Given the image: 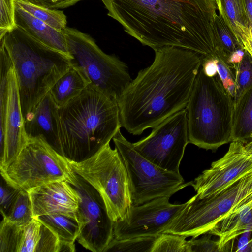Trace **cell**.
<instances>
[{"instance_id": "cell-10", "label": "cell", "mask_w": 252, "mask_h": 252, "mask_svg": "<svg viewBox=\"0 0 252 252\" xmlns=\"http://www.w3.org/2000/svg\"><path fill=\"white\" fill-rule=\"evenodd\" d=\"M113 140L128 173L132 205H141L159 197H171L191 185L192 182L184 184L180 174L165 170L142 156L120 130Z\"/></svg>"}, {"instance_id": "cell-7", "label": "cell", "mask_w": 252, "mask_h": 252, "mask_svg": "<svg viewBox=\"0 0 252 252\" xmlns=\"http://www.w3.org/2000/svg\"><path fill=\"white\" fill-rule=\"evenodd\" d=\"M67 160L73 170L99 193L111 219H122L132 202L128 173L117 149L108 143L85 160Z\"/></svg>"}, {"instance_id": "cell-17", "label": "cell", "mask_w": 252, "mask_h": 252, "mask_svg": "<svg viewBox=\"0 0 252 252\" xmlns=\"http://www.w3.org/2000/svg\"><path fill=\"white\" fill-rule=\"evenodd\" d=\"M58 110L49 92L24 118V128L28 139L41 137L62 155Z\"/></svg>"}, {"instance_id": "cell-22", "label": "cell", "mask_w": 252, "mask_h": 252, "mask_svg": "<svg viewBox=\"0 0 252 252\" xmlns=\"http://www.w3.org/2000/svg\"><path fill=\"white\" fill-rule=\"evenodd\" d=\"M52 230L62 244H74L80 233L76 219L59 214H48L36 218Z\"/></svg>"}, {"instance_id": "cell-25", "label": "cell", "mask_w": 252, "mask_h": 252, "mask_svg": "<svg viewBox=\"0 0 252 252\" xmlns=\"http://www.w3.org/2000/svg\"><path fill=\"white\" fill-rule=\"evenodd\" d=\"M34 218L28 192L19 189L3 219L8 222L22 226L29 223Z\"/></svg>"}, {"instance_id": "cell-12", "label": "cell", "mask_w": 252, "mask_h": 252, "mask_svg": "<svg viewBox=\"0 0 252 252\" xmlns=\"http://www.w3.org/2000/svg\"><path fill=\"white\" fill-rule=\"evenodd\" d=\"M79 195L76 213L78 242L93 252H103L113 238L114 221L97 191L74 171L69 181Z\"/></svg>"}, {"instance_id": "cell-1", "label": "cell", "mask_w": 252, "mask_h": 252, "mask_svg": "<svg viewBox=\"0 0 252 252\" xmlns=\"http://www.w3.org/2000/svg\"><path fill=\"white\" fill-rule=\"evenodd\" d=\"M107 15L154 50L175 47L202 57L217 51L215 0H101Z\"/></svg>"}, {"instance_id": "cell-16", "label": "cell", "mask_w": 252, "mask_h": 252, "mask_svg": "<svg viewBox=\"0 0 252 252\" xmlns=\"http://www.w3.org/2000/svg\"><path fill=\"white\" fill-rule=\"evenodd\" d=\"M33 216L59 214L75 219L78 208L79 195L67 181L54 182L31 189L28 191Z\"/></svg>"}, {"instance_id": "cell-29", "label": "cell", "mask_w": 252, "mask_h": 252, "mask_svg": "<svg viewBox=\"0 0 252 252\" xmlns=\"http://www.w3.org/2000/svg\"><path fill=\"white\" fill-rule=\"evenodd\" d=\"M157 237H137L121 240L113 238L103 252H152Z\"/></svg>"}, {"instance_id": "cell-11", "label": "cell", "mask_w": 252, "mask_h": 252, "mask_svg": "<svg viewBox=\"0 0 252 252\" xmlns=\"http://www.w3.org/2000/svg\"><path fill=\"white\" fill-rule=\"evenodd\" d=\"M189 143L185 108L165 119L148 136L133 145L137 152L152 163L180 174L179 166Z\"/></svg>"}, {"instance_id": "cell-15", "label": "cell", "mask_w": 252, "mask_h": 252, "mask_svg": "<svg viewBox=\"0 0 252 252\" xmlns=\"http://www.w3.org/2000/svg\"><path fill=\"white\" fill-rule=\"evenodd\" d=\"M5 144L0 157V171L16 159L28 142L24 128L18 84L13 65L8 76V94L4 119Z\"/></svg>"}, {"instance_id": "cell-34", "label": "cell", "mask_w": 252, "mask_h": 252, "mask_svg": "<svg viewBox=\"0 0 252 252\" xmlns=\"http://www.w3.org/2000/svg\"><path fill=\"white\" fill-rule=\"evenodd\" d=\"M205 236L196 239H192L187 241L186 252H220L219 248L218 240L212 239L211 234L207 233Z\"/></svg>"}, {"instance_id": "cell-28", "label": "cell", "mask_w": 252, "mask_h": 252, "mask_svg": "<svg viewBox=\"0 0 252 252\" xmlns=\"http://www.w3.org/2000/svg\"><path fill=\"white\" fill-rule=\"evenodd\" d=\"M42 223L37 219L18 227L15 252H36L41 237Z\"/></svg>"}, {"instance_id": "cell-14", "label": "cell", "mask_w": 252, "mask_h": 252, "mask_svg": "<svg viewBox=\"0 0 252 252\" xmlns=\"http://www.w3.org/2000/svg\"><path fill=\"white\" fill-rule=\"evenodd\" d=\"M252 172V158L244 144L231 142L228 151L192 181L199 198L222 191Z\"/></svg>"}, {"instance_id": "cell-8", "label": "cell", "mask_w": 252, "mask_h": 252, "mask_svg": "<svg viewBox=\"0 0 252 252\" xmlns=\"http://www.w3.org/2000/svg\"><path fill=\"white\" fill-rule=\"evenodd\" d=\"M252 199V172L219 193L202 198L196 194L193 196L163 233L197 238L208 233L231 211Z\"/></svg>"}, {"instance_id": "cell-3", "label": "cell", "mask_w": 252, "mask_h": 252, "mask_svg": "<svg viewBox=\"0 0 252 252\" xmlns=\"http://www.w3.org/2000/svg\"><path fill=\"white\" fill-rule=\"evenodd\" d=\"M58 111L62 155L70 160L88 158L122 127L117 101L89 85Z\"/></svg>"}, {"instance_id": "cell-6", "label": "cell", "mask_w": 252, "mask_h": 252, "mask_svg": "<svg viewBox=\"0 0 252 252\" xmlns=\"http://www.w3.org/2000/svg\"><path fill=\"white\" fill-rule=\"evenodd\" d=\"M72 66L89 86L117 101L132 80L126 64L104 53L89 34L72 28L63 30Z\"/></svg>"}, {"instance_id": "cell-38", "label": "cell", "mask_w": 252, "mask_h": 252, "mask_svg": "<svg viewBox=\"0 0 252 252\" xmlns=\"http://www.w3.org/2000/svg\"><path fill=\"white\" fill-rule=\"evenodd\" d=\"M238 33L244 49L252 58V29L250 26H238Z\"/></svg>"}, {"instance_id": "cell-9", "label": "cell", "mask_w": 252, "mask_h": 252, "mask_svg": "<svg viewBox=\"0 0 252 252\" xmlns=\"http://www.w3.org/2000/svg\"><path fill=\"white\" fill-rule=\"evenodd\" d=\"M73 172L67 158L39 137L28 139L16 159L0 174L14 188L28 191L50 183L69 182Z\"/></svg>"}, {"instance_id": "cell-30", "label": "cell", "mask_w": 252, "mask_h": 252, "mask_svg": "<svg viewBox=\"0 0 252 252\" xmlns=\"http://www.w3.org/2000/svg\"><path fill=\"white\" fill-rule=\"evenodd\" d=\"M234 65L235 70L234 103L245 92L252 87V58L245 50L241 60Z\"/></svg>"}, {"instance_id": "cell-31", "label": "cell", "mask_w": 252, "mask_h": 252, "mask_svg": "<svg viewBox=\"0 0 252 252\" xmlns=\"http://www.w3.org/2000/svg\"><path fill=\"white\" fill-rule=\"evenodd\" d=\"M186 238L179 234L162 233L157 236L152 252H186Z\"/></svg>"}, {"instance_id": "cell-33", "label": "cell", "mask_w": 252, "mask_h": 252, "mask_svg": "<svg viewBox=\"0 0 252 252\" xmlns=\"http://www.w3.org/2000/svg\"><path fill=\"white\" fill-rule=\"evenodd\" d=\"M0 39L15 26V0H0Z\"/></svg>"}, {"instance_id": "cell-24", "label": "cell", "mask_w": 252, "mask_h": 252, "mask_svg": "<svg viewBox=\"0 0 252 252\" xmlns=\"http://www.w3.org/2000/svg\"><path fill=\"white\" fill-rule=\"evenodd\" d=\"M0 153L4 149V119L7 102L8 76L12 63L9 54L2 41H0Z\"/></svg>"}, {"instance_id": "cell-37", "label": "cell", "mask_w": 252, "mask_h": 252, "mask_svg": "<svg viewBox=\"0 0 252 252\" xmlns=\"http://www.w3.org/2000/svg\"><path fill=\"white\" fill-rule=\"evenodd\" d=\"M42 7L58 9L65 8L75 4L82 0H24Z\"/></svg>"}, {"instance_id": "cell-18", "label": "cell", "mask_w": 252, "mask_h": 252, "mask_svg": "<svg viewBox=\"0 0 252 252\" xmlns=\"http://www.w3.org/2000/svg\"><path fill=\"white\" fill-rule=\"evenodd\" d=\"M247 231H252V199L225 215L208 233L219 237L220 252H227L233 240Z\"/></svg>"}, {"instance_id": "cell-13", "label": "cell", "mask_w": 252, "mask_h": 252, "mask_svg": "<svg viewBox=\"0 0 252 252\" xmlns=\"http://www.w3.org/2000/svg\"><path fill=\"white\" fill-rule=\"evenodd\" d=\"M170 197H159L132 205L122 219L114 222L113 238L158 236L162 233L188 203L171 204Z\"/></svg>"}, {"instance_id": "cell-21", "label": "cell", "mask_w": 252, "mask_h": 252, "mask_svg": "<svg viewBox=\"0 0 252 252\" xmlns=\"http://www.w3.org/2000/svg\"><path fill=\"white\" fill-rule=\"evenodd\" d=\"M89 85L75 67H72L52 87L49 92L59 108L78 96Z\"/></svg>"}, {"instance_id": "cell-39", "label": "cell", "mask_w": 252, "mask_h": 252, "mask_svg": "<svg viewBox=\"0 0 252 252\" xmlns=\"http://www.w3.org/2000/svg\"><path fill=\"white\" fill-rule=\"evenodd\" d=\"M244 3L249 21L250 26L252 29V0H244Z\"/></svg>"}, {"instance_id": "cell-23", "label": "cell", "mask_w": 252, "mask_h": 252, "mask_svg": "<svg viewBox=\"0 0 252 252\" xmlns=\"http://www.w3.org/2000/svg\"><path fill=\"white\" fill-rule=\"evenodd\" d=\"M215 0L219 14L222 17L226 24L241 41L238 33V26H250L244 0Z\"/></svg>"}, {"instance_id": "cell-19", "label": "cell", "mask_w": 252, "mask_h": 252, "mask_svg": "<svg viewBox=\"0 0 252 252\" xmlns=\"http://www.w3.org/2000/svg\"><path fill=\"white\" fill-rule=\"evenodd\" d=\"M15 5L16 26L42 44L70 58L63 31L54 28L35 18L16 3Z\"/></svg>"}, {"instance_id": "cell-2", "label": "cell", "mask_w": 252, "mask_h": 252, "mask_svg": "<svg viewBox=\"0 0 252 252\" xmlns=\"http://www.w3.org/2000/svg\"><path fill=\"white\" fill-rule=\"evenodd\" d=\"M154 51L152 63L138 72L117 101L122 127L134 135L186 108L201 65L202 56L190 50Z\"/></svg>"}, {"instance_id": "cell-27", "label": "cell", "mask_w": 252, "mask_h": 252, "mask_svg": "<svg viewBox=\"0 0 252 252\" xmlns=\"http://www.w3.org/2000/svg\"><path fill=\"white\" fill-rule=\"evenodd\" d=\"M15 3L35 18L58 30L63 31L66 27V16L62 11L34 5L24 0H15Z\"/></svg>"}, {"instance_id": "cell-26", "label": "cell", "mask_w": 252, "mask_h": 252, "mask_svg": "<svg viewBox=\"0 0 252 252\" xmlns=\"http://www.w3.org/2000/svg\"><path fill=\"white\" fill-rule=\"evenodd\" d=\"M215 29L217 53L225 56L229 60L237 51L244 49L242 42L219 14L215 20Z\"/></svg>"}, {"instance_id": "cell-40", "label": "cell", "mask_w": 252, "mask_h": 252, "mask_svg": "<svg viewBox=\"0 0 252 252\" xmlns=\"http://www.w3.org/2000/svg\"><path fill=\"white\" fill-rule=\"evenodd\" d=\"M244 146L247 153L252 158V140L247 144H244Z\"/></svg>"}, {"instance_id": "cell-4", "label": "cell", "mask_w": 252, "mask_h": 252, "mask_svg": "<svg viewBox=\"0 0 252 252\" xmlns=\"http://www.w3.org/2000/svg\"><path fill=\"white\" fill-rule=\"evenodd\" d=\"M0 41L12 63L24 118L72 67L70 58L35 39L16 26Z\"/></svg>"}, {"instance_id": "cell-5", "label": "cell", "mask_w": 252, "mask_h": 252, "mask_svg": "<svg viewBox=\"0 0 252 252\" xmlns=\"http://www.w3.org/2000/svg\"><path fill=\"white\" fill-rule=\"evenodd\" d=\"M186 109L189 143L213 151L231 142L234 99L218 73L200 67Z\"/></svg>"}, {"instance_id": "cell-32", "label": "cell", "mask_w": 252, "mask_h": 252, "mask_svg": "<svg viewBox=\"0 0 252 252\" xmlns=\"http://www.w3.org/2000/svg\"><path fill=\"white\" fill-rule=\"evenodd\" d=\"M217 71L225 88L233 97L235 89V70L234 65L229 59L217 55Z\"/></svg>"}, {"instance_id": "cell-20", "label": "cell", "mask_w": 252, "mask_h": 252, "mask_svg": "<svg viewBox=\"0 0 252 252\" xmlns=\"http://www.w3.org/2000/svg\"><path fill=\"white\" fill-rule=\"evenodd\" d=\"M252 140V87L234 103L231 142L243 144Z\"/></svg>"}, {"instance_id": "cell-36", "label": "cell", "mask_w": 252, "mask_h": 252, "mask_svg": "<svg viewBox=\"0 0 252 252\" xmlns=\"http://www.w3.org/2000/svg\"><path fill=\"white\" fill-rule=\"evenodd\" d=\"M19 189L8 184L1 176L0 181V210L2 216L8 211Z\"/></svg>"}, {"instance_id": "cell-35", "label": "cell", "mask_w": 252, "mask_h": 252, "mask_svg": "<svg viewBox=\"0 0 252 252\" xmlns=\"http://www.w3.org/2000/svg\"><path fill=\"white\" fill-rule=\"evenodd\" d=\"M59 249L60 241L58 237L52 230L42 224L41 237L36 252H59Z\"/></svg>"}]
</instances>
